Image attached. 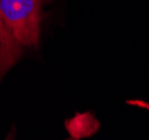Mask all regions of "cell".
<instances>
[{
  "instance_id": "cell-2",
  "label": "cell",
  "mask_w": 149,
  "mask_h": 140,
  "mask_svg": "<svg viewBox=\"0 0 149 140\" xmlns=\"http://www.w3.org/2000/svg\"><path fill=\"white\" fill-rule=\"evenodd\" d=\"M67 128H68V131L71 133V136H73L75 138H79L82 136L92 134L97 130V122L89 113L79 114L74 119L71 120V125H67Z\"/></svg>"
},
{
  "instance_id": "cell-1",
  "label": "cell",
  "mask_w": 149,
  "mask_h": 140,
  "mask_svg": "<svg viewBox=\"0 0 149 140\" xmlns=\"http://www.w3.org/2000/svg\"><path fill=\"white\" fill-rule=\"evenodd\" d=\"M48 0H0V84L22 55L37 48Z\"/></svg>"
}]
</instances>
